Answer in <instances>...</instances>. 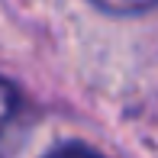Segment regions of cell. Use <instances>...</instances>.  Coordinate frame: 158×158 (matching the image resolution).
I'll return each mask as SVG.
<instances>
[{
  "label": "cell",
  "mask_w": 158,
  "mask_h": 158,
  "mask_svg": "<svg viewBox=\"0 0 158 158\" xmlns=\"http://www.w3.org/2000/svg\"><path fill=\"white\" fill-rule=\"evenodd\" d=\"M94 6L116 16H135V13H148L152 6H158V0H94Z\"/></svg>",
  "instance_id": "obj_1"
},
{
  "label": "cell",
  "mask_w": 158,
  "mask_h": 158,
  "mask_svg": "<svg viewBox=\"0 0 158 158\" xmlns=\"http://www.w3.org/2000/svg\"><path fill=\"white\" fill-rule=\"evenodd\" d=\"M13 106H16V94H13V87L0 77V129H3V123L13 116Z\"/></svg>",
  "instance_id": "obj_2"
},
{
  "label": "cell",
  "mask_w": 158,
  "mask_h": 158,
  "mask_svg": "<svg viewBox=\"0 0 158 158\" xmlns=\"http://www.w3.org/2000/svg\"><path fill=\"white\" fill-rule=\"evenodd\" d=\"M45 158H100V155L90 152V148H84V145H61V148H55V152L45 155Z\"/></svg>",
  "instance_id": "obj_3"
}]
</instances>
